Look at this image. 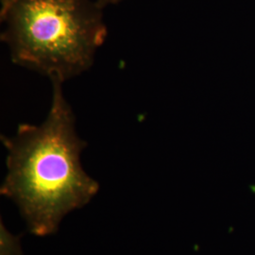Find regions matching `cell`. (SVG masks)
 <instances>
[{
  "instance_id": "cell-1",
  "label": "cell",
  "mask_w": 255,
  "mask_h": 255,
  "mask_svg": "<svg viewBox=\"0 0 255 255\" xmlns=\"http://www.w3.org/2000/svg\"><path fill=\"white\" fill-rule=\"evenodd\" d=\"M51 84L45 121L20 124L13 136H0L8 151L0 194L17 205L28 232L40 237L56 234L66 215L84 207L100 190V183L82 167L87 143L77 133L63 82Z\"/></svg>"
},
{
  "instance_id": "cell-4",
  "label": "cell",
  "mask_w": 255,
  "mask_h": 255,
  "mask_svg": "<svg viewBox=\"0 0 255 255\" xmlns=\"http://www.w3.org/2000/svg\"><path fill=\"white\" fill-rule=\"evenodd\" d=\"M120 1H122V0H98V3L101 5V7L104 8L105 6H107L109 4H117Z\"/></svg>"
},
{
  "instance_id": "cell-2",
  "label": "cell",
  "mask_w": 255,
  "mask_h": 255,
  "mask_svg": "<svg viewBox=\"0 0 255 255\" xmlns=\"http://www.w3.org/2000/svg\"><path fill=\"white\" fill-rule=\"evenodd\" d=\"M102 9L91 0H1V41L13 64L64 83L89 70L104 44Z\"/></svg>"
},
{
  "instance_id": "cell-3",
  "label": "cell",
  "mask_w": 255,
  "mask_h": 255,
  "mask_svg": "<svg viewBox=\"0 0 255 255\" xmlns=\"http://www.w3.org/2000/svg\"><path fill=\"white\" fill-rule=\"evenodd\" d=\"M21 237L13 236L1 220L0 226V255H23Z\"/></svg>"
}]
</instances>
